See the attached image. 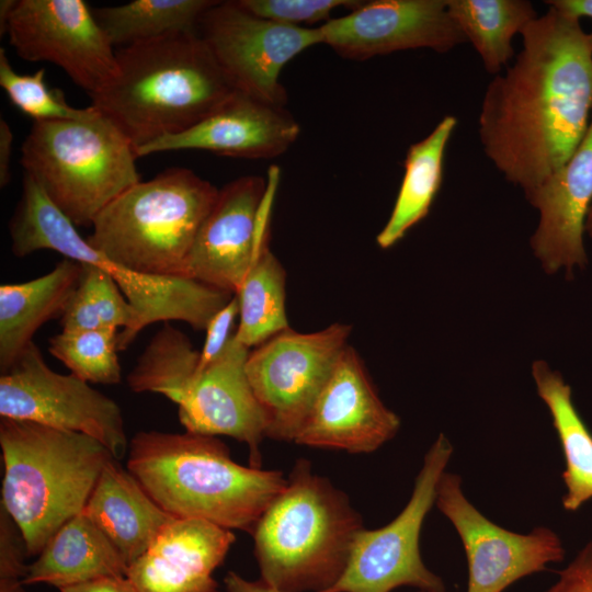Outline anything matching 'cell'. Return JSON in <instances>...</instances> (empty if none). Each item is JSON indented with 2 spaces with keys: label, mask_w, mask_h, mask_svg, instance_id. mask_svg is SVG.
Listing matches in <instances>:
<instances>
[{
  "label": "cell",
  "mask_w": 592,
  "mask_h": 592,
  "mask_svg": "<svg viewBox=\"0 0 592 592\" xmlns=\"http://www.w3.org/2000/svg\"><path fill=\"white\" fill-rule=\"evenodd\" d=\"M512 65L489 82L478 118L487 157L525 197L560 169L592 117V48L580 19L553 7L521 32Z\"/></svg>",
  "instance_id": "cell-1"
},
{
  "label": "cell",
  "mask_w": 592,
  "mask_h": 592,
  "mask_svg": "<svg viewBox=\"0 0 592 592\" xmlns=\"http://www.w3.org/2000/svg\"><path fill=\"white\" fill-rule=\"evenodd\" d=\"M127 470L171 516L250 534L287 481L282 471L236 463L217 436L187 431L136 433Z\"/></svg>",
  "instance_id": "cell-2"
},
{
  "label": "cell",
  "mask_w": 592,
  "mask_h": 592,
  "mask_svg": "<svg viewBox=\"0 0 592 592\" xmlns=\"http://www.w3.org/2000/svg\"><path fill=\"white\" fill-rule=\"evenodd\" d=\"M115 77L90 96L135 150L182 133L219 107L236 89L197 32L121 47Z\"/></svg>",
  "instance_id": "cell-3"
},
{
  "label": "cell",
  "mask_w": 592,
  "mask_h": 592,
  "mask_svg": "<svg viewBox=\"0 0 592 592\" xmlns=\"http://www.w3.org/2000/svg\"><path fill=\"white\" fill-rule=\"evenodd\" d=\"M362 528L348 496L298 459L252 533L260 579L282 592H325Z\"/></svg>",
  "instance_id": "cell-4"
},
{
  "label": "cell",
  "mask_w": 592,
  "mask_h": 592,
  "mask_svg": "<svg viewBox=\"0 0 592 592\" xmlns=\"http://www.w3.org/2000/svg\"><path fill=\"white\" fill-rule=\"evenodd\" d=\"M1 506L37 556L67 521L80 514L114 457L98 440L31 421L1 418Z\"/></svg>",
  "instance_id": "cell-5"
},
{
  "label": "cell",
  "mask_w": 592,
  "mask_h": 592,
  "mask_svg": "<svg viewBox=\"0 0 592 592\" xmlns=\"http://www.w3.org/2000/svg\"><path fill=\"white\" fill-rule=\"evenodd\" d=\"M218 191L190 169H167L112 201L87 240L133 272L187 277V258Z\"/></svg>",
  "instance_id": "cell-6"
},
{
  "label": "cell",
  "mask_w": 592,
  "mask_h": 592,
  "mask_svg": "<svg viewBox=\"0 0 592 592\" xmlns=\"http://www.w3.org/2000/svg\"><path fill=\"white\" fill-rule=\"evenodd\" d=\"M136 159L130 140L98 111L86 121L34 122L20 163L76 227H88L140 181Z\"/></svg>",
  "instance_id": "cell-7"
},
{
  "label": "cell",
  "mask_w": 592,
  "mask_h": 592,
  "mask_svg": "<svg viewBox=\"0 0 592 592\" xmlns=\"http://www.w3.org/2000/svg\"><path fill=\"white\" fill-rule=\"evenodd\" d=\"M24 240L31 252L52 250L66 259L92 264L107 272L137 310L138 333L162 321H183L205 331L210 319L234 293L185 276H158L133 272L109 260L77 231L75 224L54 204H44L29 217Z\"/></svg>",
  "instance_id": "cell-8"
},
{
  "label": "cell",
  "mask_w": 592,
  "mask_h": 592,
  "mask_svg": "<svg viewBox=\"0 0 592 592\" xmlns=\"http://www.w3.org/2000/svg\"><path fill=\"white\" fill-rule=\"evenodd\" d=\"M334 322L308 333L291 327L250 350L246 369L267 422L266 437L294 442L348 344Z\"/></svg>",
  "instance_id": "cell-9"
},
{
  "label": "cell",
  "mask_w": 592,
  "mask_h": 592,
  "mask_svg": "<svg viewBox=\"0 0 592 592\" xmlns=\"http://www.w3.org/2000/svg\"><path fill=\"white\" fill-rule=\"evenodd\" d=\"M452 453L449 440L441 433L424 456L407 505L387 525L358 531L343 574L325 592H390L399 587L445 592L442 579L422 560L420 534Z\"/></svg>",
  "instance_id": "cell-10"
},
{
  "label": "cell",
  "mask_w": 592,
  "mask_h": 592,
  "mask_svg": "<svg viewBox=\"0 0 592 592\" xmlns=\"http://www.w3.org/2000/svg\"><path fill=\"white\" fill-rule=\"evenodd\" d=\"M0 417L89 435L116 460L128 451L121 407L76 375L53 371L34 342L0 375Z\"/></svg>",
  "instance_id": "cell-11"
},
{
  "label": "cell",
  "mask_w": 592,
  "mask_h": 592,
  "mask_svg": "<svg viewBox=\"0 0 592 592\" xmlns=\"http://www.w3.org/2000/svg\"><path fill=\"white\" fill-rule=\"evenodd\" d=\"M197 34L238 91L284 106L282 69L311 46L321 44L314 29L255 16L235 1H217L202 16Z\"/></svg>",
  "instance_id": "cell-12"
},
{
  "label": "cell",
  "mask_w": 592,
  "mask_h": 592,
  "mask_svg": "<svg viewBox=\"0 0 592 592\" xmlns=\"http://www.w3.org/2000/svg\"><path fill=\"white\" fill-rule=\"evenodd\" d=\"M280 179L246 175L219 189L186 261L187 277L236 294L270 241V216Z\"/></svg>",
  "instance_id": "cell-13"
},
{
  "label": "cell",
  "mask_w": 592,
  "mask_h": 592,
  "mask_svg": "<svg viewBox=\"0 0 592 592\" xmlns=\"http://www.w3.org/2000/svg\"><path fill=\"white\" fill-rule=\"evenodd\" d=\"M9 42L29 61H49L92 96L116 75L113 44L83 0H18Z\"/></svg>",
  "instance_id": "cell-14"
},
{
  "label": "cell",
  "mask_w": 592,
  "mask_h": 592,
  "mask_svg": "<svg viewBox=\"0 0 592 592\" xmlns=\"http://www.w3.org/2000/svg\"><path fill=\"white\" fill-rule=\"evenodd\" d=\"M435 504L462 539L468 563L467 592H502L565 558L562 542L550 528L537 526L519 534L488 520L467 500L457 474H442Z\"/></svg>",
  "instance_id": "cell-15"
},
{
  "label": "cell",
  "mask_w": 592,
  "mask_h": 592,
  "mask_svg": "<svg viewBox=\"0 0 592 592\" xmlns=\"http://www.w3.org/2000/svg\"><path fill=\"white\" fill-rule=\"evenodd\" d=\"M318 29L321 44L355 60L415 48L446 53L466 42L448 13L447 0L361 1Z\"/></svg>",
  "instance_id": "cell-16"
},
{
  "label": "cell",
  "mask_w": 592,
  "mask_h": 592,
  "mask_svg": "<svg viewBox=\"0 0 592 592\" xmlns=\"http://www.w3.org/2000/svg\"><path fill=\"white\" fill-rule=\"evenodd\" d=\"M249 353L232 334L218 357L195 369L172 401L187 432L243 442L250 466L261 468L260 445L266 437L267 422L247 375Z\"/></svg>",
  "instance_id": "cell-17"
},
{
  "label": "cell",
  "mask_w": 592,
  "mask_h": 592,
  "mask_svg": "<svg viewBox=\"0 0 592 592\" xmlns=\"http://www.w3.org/2000/svg\"><path fill=\"white\" fill-rule=\"evenodd\" d=\"M399 428V417L384 405L360 355L348 345L294 443L367 454Z\"/></svg>",
  "instance_id": "cell-18"
},
{
  "label": "cell",
  "mask_w": 592,
  "mask_h": 592,
  "mask_svg": "<svg viewBox=\"0 0 592 592\" xmlns=\"http://www.w3.org/2000/svg\"><path fill=\"white\" fill-rule=\"evenodd\" d=\"M300 126L284 106L236 90L219 107L191 128L162 136L135 150L137 158L177 150H206L216 155L271 159L295 143Z\"/></svg>",
  "instance_id": "cell-19"
},
{
  "label": "cell",
  "mask_w": 592,
  "mask_h": 592,
  "mask_svg": "<svg viewBox=\"0 0 592 592\" xmlns=\"http://www.w3.org/2000/svg\"><path fill=\"white\" fill-rule=\"evenodd\" d=\"M526 198L539 212L531 238L534 255L547 273L565 269L571 276L588 261L583 235L592 205V117L572 157Z\"/></svg>",
  "instance_id": "cell-20"
},
{
  "label": "cell",
  "mask_w": 592,
  "mask_h": 592,
  "mask_svg": "<svg viewBox=\"0 0 592 592\" xmlns=\"http://www.w3.org/2000/svg\"><path fill=\"white\" fill-rule=\"evenodd\" d=\"M236 536L200 519L173 517L126 572L138 592H217L213 572Z\"/></svg>",
  "instance_id": "cell-21"
},
{
  "label": "cell",
  "mask_w": 592,
  "mask_h": 592,
  "mask_svg": "<svg viewBox=\"0 0 592 592\" xmlns=\"http://www.w3.org/2000/svg\"><path fill=\"white\" fill-rule=\"evenodd\" d=\"M129 566L173 519L113 458L103 468L82 510Z\"/></svg>",
  "instance_id": "cell-22"
},
{
  "label": "cell",
  "mask_w": 592,
  "mask_h": 592,
  "mask_svg": "<svg viewBox=\"0 0 592 592\" xmlns=\"http://www.w3.org/2000/svg\"><path fill=\"white\" fill-rule=\"evenodd\" d=\"M82 264L70 259L34 280L0 285V374L8 371L47 321L60 318Z\"/></svg>",
  "instance_id": "cell-23"
},
{
  "label": "cell",
  "mask_w": 592,
  "mask_h": 592,
  "mask_svg": "<svg viewBox=\"0 0 592 592\" xmlns=\"http://www.w3.org/2000/svg\"><path fill=\"white\" fill-rule=\"evenodd\" d=\"M127 568L105 534L81 512L47 540L29 563L24 582L47 583L59 590L103 577H124Z\"/></svg>",
  "instance_id": "cell-24"
},
{
  "label": "cell",
  "mask_w": 592,
  "mask_h": 592,
  "mask_svg": "<svg viewBox=\"0 0 592 592\" xmlns=\"http://www.w3.org/2000/svg\"><path fill=\"white\" fill-rule=\"evenodd\" d=\"M537 394L547 406L558 434L566 468L562 506L574 512L592 499V434L572 401L571 387L542 360L532 365Z\"/></svg>",
  "instance_id": "cell-25"
},
{
  "label": "cell",
  "mask_w": 592,
  "mask_h": 592,
  "mask_svg": "<svg viewBox=\"0 0 592 592\" xmlns=\"http://www.w3.org/2000/svg\"><path fill=\"white\" fill-rule=\"evenodd\" d=\"M456 125L457 118L446 115L426 137L409 147L392 212L376 237L382 249L395 246L429 214L442 183L444 153Z\"/></svg>",
  "instance_id": "cell-26"
},
{
  "label": "cell",
  "mask_w": 592,
  "mask_h": 592,
  "mask_svg": "<svg viewBox=\"0 0 592 592\" xmlns=\"http://www.w3.org/2000/svg\"><path fill=\"white\" fill-rule=\"evenodd\" d=\"M447 10L494 76L514 56L513 37L538 16L527 0H447Z\"/></svg>",
  "instance_id": "cell-27"
},
{
  "label": "cell",
  "mask_w": 592,
  "mask_h": 592,
  "mask_svg": "<svg viewBox=\"0 0 592 592\" xmlns=\"http://www.w3.org/2000/svg\"><path fill=\"white\" fill-rule=\"evenodd\" d=\"M214 0H134L99 8L93 14L110 42L121 47L164 36L197 32Z\"/></svg>",
  "instance_id": "cell-28"
},
{
  "label": "cell",
  "mask_w": 592,
  "mask_h": 592,
  "mask_svg": "<svg viewBox=\"0 0 592 592\" xmlns=\"http://www.w3.org/2000/svg\"><path fill=\"white\" fill-rule=\"evenodd\" d=\"M239 325L235 338L250 350L289 328L286 315V272L265 244L236 293Z\"/></svg>",
  "instance_id": "cell-29"
},
{
  "label": "cell",
  "mask_w": 592,
  "mask_h": 592,
  "mask_svg": "<svg viewBox=\"0 0 592 592\" xmlns=\"http://www.w3.org/2000/svg\"><path fill=\"white\" fill-rule=\"evenodd\" d=\"M82 264L78 284L62 311V331L122 330L118 348L125 350L138 335V312L114 278L92 264Z\"/></svg>",
  "instance_id": "cell-30"
},
{
  "label": "cell",
  "mask_w": 592,
  "mask_h": 592,
  "mask_svg": "<svg viewBox=\"0 0 592 592\" xmlns=\"http://www.w3.org/2000/svg\"><path fill=\"white\" fill-rule=\"evenodd\" d=\"M198 362L200 351L187 335L164 322L128 373L127 385L134 392H156L172 401Z\"/></svg>",
  "instance_id": "cell-31"
},
{
  "label": "cell",
  "mask_w": 592,
  "mask_h": 592,
  "mask_svg": "<svg viewBox=\"0 0 592 592\" xmlns=\"http://www.w3.org/2000/svg\"><path fill=\"white\" fill-rule=\"evenodd\" d=\"M118 330L62 331L48 340V351L71 374L89 384L116 385L122 380Z\"/></svg>",
  "instance_id": "cell-32"
},
{
  "label": "cell",
  "mask_w": 592,
  "mask_h": 592,
  "mask_svg": "<svg viewBox=\"0 0 592 592\" xmlns=\"http://www.w3.org/2000/svg\"><path fill=\"white\" fill-rule=\"evenodd\" d=\"M44 78V68L32 73L16 72L4 48H0V86L12 104L34 122L86 121L98 114V110L92 105L84 109L69 105L64 92L50 89Z\"/></svg>",
  "instance_id": "cell-33"
},
{
  "label": "cell",
  "mask_w": 592,
  "mask_h": 592,
  "mask_svg": "<svg viewBox=\"0 0 592 592\" xmlns=\"http://www.w3.org/2000/svg\"><path fill=\"white\" fill-rule=\"evenodd\" d=\"M241 9L266 20L282 24L301 26L330 20V13L340 7L350 10L361 1L355 0H236Z\"/></svg>",
  "instance_id": "cell-34"
},
{
  "label": "cell",
  "mask_w": 592,
  "mask_h": 592,
  "mask_svg": "<svg viewBox=\"0 0 592 592\" xmlns=\"http://www.w3.org/2000/svg\"><path fill=\"white\" fill-rule=\"evenodd\" d=\"M26 544L18 525L0 505V592H26Z\"/></svg>",
  "instance_id": "cell-35"
},
{
  "label": "cell",
  "mask_w": 592,
  "mask_h": 592,
  "mask_svg": "<svg viewBox=\"0 0 592 592\" xmlns=\"http://www.w3.org/2000/svg\"><path fill=\"white\" fill-rule=\"evenodd\" d=\"M238 316L239 301L235 294L231 300L210 319L205 329L206 337L200 350L197 371L206 367L224 351L234 334L231 329Z\"/></svg>",
  "instance_id": "cell-36"
},
{
  "label": "cell",
  "mask_w": 592,
  "mask_h": 592,
  "mask_svg": "<svg viewBox=\"0 0 592 592\" xmlns=\"http://www.w3.org/2000/svg\"><path fill=\"white\" fill-rule=\"evenodd\" d=\"M545 592H592V542L583 546Z\"/></svg>",
  "instance_id": "cell-37"
},
{
  "label": "cell",
  "mask_w": 592,
  "mask_h": 592,
  "mask_svg": "<svg viewBox=\"0 0 592 592\" xmlns=\"http://www.w3.org/2000/svg\"><path fill=\"white\" fill-rule=\"evenodd\" d=\"M60 592H138L126 577H103L59 589Z\"/></svg>",
  "instance_id": "cell-38"
},
{
  "label": "cell",
  "mask_w": 592,
  "mask_h": 592,
  "mask_svg": "<svg viewBox=\"0 0 592 592\" xmlns=\"http://www.w3.org/2000/svg\"><path fill=\"white\" fill-rule=\"evenodd\" d=\"M13 133L4 118H0V186L3 189L11 179L10 162L13 147Z\"/></svg>",
  "instance_id": "cell-39"
},
{
  "label": "cell",
  "mask_w": 592,
  "mask_h": 592,
  "mask_svg": "<svg viewBox=\"0 0 592 592\" xmlns=\"http://www.w3.org/2000/svg\"><path fill=\"white\" fill-rule=\"evenodd\" d=\"M224 584L227 592H282L262 579L250 581L235 571H229L225 576Z\"/></svg>",
  "instance_id": "cell-40"
},
{
  "label": "cell",
  "mask_w": 592,
  "mask_h": 592,
  "mask_svg": "<svg viewBox=\"0 0 592 592\" xmlns=\"http://www.w3.org/2000/svg\"><path fill=\"white\" fill-rule=\"evenodd\" d=\"M545 3L577 19L582 16L592 18V0H549L545 1Z\"/></svg>",
  "instance_id": "cell-41"
},
{
  "label": "cell",
  "mask_w": 592,
  "mask_h": 592,
  "mask_svg": "<svg viewBox=\"0 0 592 592\" xmlns=\"http://www.w3.org/2000/svg\"><path fill=\"white\" fill-rule=\"evenodd\" d=\"M18 0L0 1V35L7 34L10 16L15 8Z\"/></svg>",
  "instance_id": "cell-42"
},
{
  "label": "cell",
  "mask_w": 592,
  "mask_h": 592,
  "mask_svg": "<svg viewBox=\"0 0 592 592\" xmlns=\"http://www.w3.org/2000/svg\"><path fill=\"white\" fill-rule=\"evenodd\" d=\"M585 232L592 237V205L585 221Z\"/></svg>",
  "instance_id": "cell-43"
},
{
  "label": "cell",
  "mask_w": 592,
  "mask_h": 592,
  "mask_svg": "<svg viewBox=\"0 0 592 592\" xmlns=\"http://www.w3.org/2000/svg\"><path fill=\"white\" fill-rule=\"evenodd\" d=\"M589 41H590V45H591V48H592V32L589 33Z\"/></svg>",
  "instance_id": "cell-44"
},
{
  "label": "cell",
  "mask_w": 592,
  "mask_h": 592,
  "mask_svg": "<svg viewBox=\"0 0 592 592\" xmlns=\"http://www.w3.org/2000/svg\"><path fill=\"white\" fill-rule=\"evenodd\" d=\"M420 592H426V591H420Z\"/></svg>",
  "instance_id": "cell-45"
}]
</instances>
